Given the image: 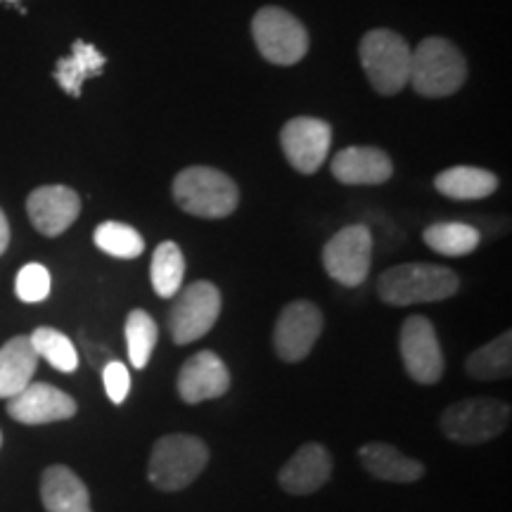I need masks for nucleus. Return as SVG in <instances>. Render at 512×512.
Segmentation results:
<instances>
[{"label": "nucleus", "instance_id": "obj_1", "mask_svg": "<svg viewBox=\"0 0 512 512\" xmlns=\"http://www.w3.org/2000/svg\"><path fill=\"white\" fill-rule=\"evenodd\" d=\"M460 287L451 268L437 264H401L377 278V294L389 306L444 302Z\"/></svg>", "mask_w": 512, "mask_h": 512}, {"label": "nucleus", "instance_id": "obj_2", "mask_svg": "<svg viewBox=\"0 0 512 512\" xmlns=\"http://www.w3.org/2000/svg\"><path fill=\"white\" fill-rule=\"evenodd\" d=\"M174 200L185 214L200 219H226L240 204L233 178L211 166H188L174 181Z\"/></svg>", "mask_w": 512, "mask_h": 512}, {"label": "nucleus", "instance_id": "obj_3", "mask_svg": "<svg viewBox=\"0 0 512 512\" xmlns=\"http://www.w3.org/2000/svg\"><path fill=\"white\" fill-rule=\"evenodd\" d=\"M465 79V55L446 38L430 36L413 50L408 81L422 98H448L460 91Z\"/></svg>", "mask_w": 512, "mask_h": 512}, {"label": "nucleus", "instance_id": "obj_4", "mask_svg": "<svg viewBox=\"0 0 512 512\" xmlns=\"http://www.w3.org/2000/svg\"><path fill=\"white\" fill-rule=\"evenodd\" d=\"M209 463V448L192 434H166L152 448L147 479L159 491L174 494L190 486Z\"/></svg>", "mask_w": 512, "mask_h": 512}, {"label": "nucleus", "instance_id": "obj_5", "mask_svg": "<svg viewBox=\"0 0 512 512\" xmlns=\"http://www.w3.org/2000/svg\"><path fill=\"white\" fill-rule=\"evenodd\" d=\"M510 403L491 396H472L448 406L439 418V427L446 439L456 444L477 446L501 437L510 427Z\"/></svg>", "mask_w": 512, "mask_h": 512}, {"label": "nucleus", "instance_id": "obj_6", "mask_svg": "<svg viewBox=\"0 0 512 512\" xmlns=\"http://www.w3.org/2000/svg\"><path fill=\"white\" fill-rule=\"evenodd\" d=\"M413 50L403 36L389 29H373L363 36L358 46L363 72L373 88L382 95H396L403 91L411 76Z\"/></svg>", "mask_w": 512, "mask_h": 512}, {"label": "nucleus", "instance_id": "obj_7", "mask_svg": "<svg viewBox=\"0 0 512 512\" xmlns=\"http://www.w3.org/2000/svg\"><path fill=\"white\" fill-rule=\"evenodd\" d=\"M252 36L259 53L268 62L283 64V67L302 62L304 55L309 53V34H306L304 24L275 5L256 12L252 19Z\"/></svg>", "mask_w": 512, "mask_h": 512}, {"label": "nucleus", "instance_id": "obj_8", "mask_svg": "<svg viewBox=\"0 0 512 512\" xmlns=\"http://www.w3.org/2000/svg\"><path fill=\"white\" fill-rule=\"evenodd\" d=\"M169 311V332L174 344H192L214 328L221 316V292L209 280H197L178 290Z\"/></svg>", "mask_w": 512, "mask_h": 512}, {"label": "nucleus", "instance_id": "obj_9", "mask_svg": "<svg viewBox=\"0 0 512 512\" xmlns=\"http://www.w3.org/2000/svg\"><path fill=\"white\" fill-rule=\"evenodd\" d=\"M370 261H373V235L361 223L339 230L323 249L325 271L344 287L366 283Z\"/></svg>", "mask_w": 512, "mask_h": 512}, {"label": "nucleus", "instance_id": "obj_10", "mask_svg": "<svg viewBox=\"0 0 512 512\" xmlns=\"http://www.w3.org/2000/svg\"><path fill=\"white\" fill-rule=\"evenodd\" d=\"M323 313L313 302L297 299L280 311L273 330V349L285 363H299L316 347L323 332Z\"/></svg>", "mask_w": 512, "mask_h": 512}, {"label": "nucleus", "instance_id": "obj_11", "mask_svg": "<svg viewBox=\"0 0 512 512\" xmlns=\"http://www.w3.org/2000/svg\"><path fill=\"white\" fill-rule=\"evenodd\" d=\"M401 358L406 373L418 384H437L441 380L444 351L430 318L411 316L403 320Z\"/></svg>", "mask_w": 512, "mask_h": 512}, {"label": "nucleus", "instance_id": "obj_12", "mask_svg": "<svg viewBox=\"0 0 512 512\" xmlns=\"http://www.w3.org/2000/svg\"><path fill=\"white\" fill-rule=\"evenodd\" d=\"M280 145L299 174H316L330 155L332 126L316 117H294L280 131Z\"/></svg>", "mask_w": 512, "mask_h": 512}, {"label": "nucleus", "instance_id": "obj_13", "mask_svg": "<svg viewBox=\"0 0 512 512\" xmlns=\"http://www.w3.org/2000/svg\"><path fill=\"white\" fill-rule=\"evenodd\" d=\"M79 406L62 389L46 382H31L17 396L8 399V415L22 425H48L74 418Z\"/></svg>", "mask_w": 512, "mask_h": 512}, {"label": "nucleus", "instance_id": "obj_14", "mask_svg": "<svg viewBox=\"0 0 512 512\" xmlns=\"http://www.w3.org/2000/svg\"><path fill=\"white\" fill-rule=\"evenodd\" d=\"M29 219L46 238H57L81 214V197L67 185H41L27 200Z\"/></svg>", "mask_w": 512, "mask_h": 512}, {"label": "nucleus", "instance_id": "obj_15", "mask_svg": "<svg viewBox=\"0 0 512 512\" xmlns=\"http://www.w3.org/2000/svg\"><path fill=\"white\" fill-rule=\"evenodd\" d=\"M176 387L178 396L185 403L219 399V396L228 394L230 389V370L219 354L204 349L183 363Z\"/></svg>", "mask_w": 512, "mask_h": 512}, {"label": "nucleus", "instance_id": "obj_16", "mask_svg": "<svg viewBox=\"0 0 512 512\" xmlns=\"http://www.w3.org/2000/svg\"><path fill=\"white\" fill-rule=\"evenodd\" d=\"M332 475V456L323 444H304L280 467L278 484L292 496H309L328 484Z\"/></svg>", "mask_w": 512, "mask_h": 512}, {"label": "nucleus", "instance_id": "obj_17", "mask_svg": "<svg viewBox=\"0 0 512 512\" xmlns=\"http://www.w3.org/2000/svg\"><path fill=\"white\" fill-rule=\"evenodd\" d=\"M332 176L344 185H382L394 176V164L380 147H347L332 157Z\"/></svg>", "mask_w": 512, "mask_h": 512}, {"label": "nucleus", "instance_id": "obj_18", "mask_svg": "<svg viewBox=\"0 0 512 512\" xmlns=\"http://www.w3.org/2000/svg\"><path fill=\"white\" fill-rule=\"evenodd\" d=\"M358 460H361L363 470L380 482L413 484L425 477V465L420 460L406 456L396 446L382 444V441L358 448Z\"/></svg>", "mask_w": 512, "mask_h": 512}, {"label": "nucleus", "instance_id": "obj_19", "mask_svg": "<svg viewBox=\"0 0 512 512\" xmlns=\"http://www.w3.org/2000/svg\"><path fill=\"white\" fill-rule=\"evenodd\" d=\"M41 501L48 512H93L91 494L67 465H50L41 477Z\"/></svg>", "mask_w": 512, "mask_h": 512}, {"label": "nucleus", "instance_id": "obj_20", "mask_svg": "<svg viewBox=\"0 0 512 512\" xmlns=\"http://www.w3.org/2000/svg\"><path fill=\"white\" fill-rule=\"evenodd\" d=\"M38 361L31 339L27 335L12 337L0 347V399H12L29 387Z\"/></svg>", "mask_w": 512, "mask_h": 512}, {"label": "nucleus", "instance_id": "obj_21", "mask_svg": "<svg viewBox=\"0 0 512 512\" xmlns=\"http://www.w3.org/2000/svg\"><path fill=\"white\" fill-rule=\"evenodd\" d=\"M105 64L107 57L98 48L86 41H74L72 53L60 57L55 64V81L60 83L64 93H69L72 98H79L83 83L93 79V76H100Z\"/></svg>", "mask_w": 512, "mask_h": 512}, {"label": "nucleus", "instance_id": "obj_22", "mask_svg": "<svg viewBox=\"0 0 512 512\" xmlns=\"http://www.w3.org/2000/svg\"><path fill=\"white\" fill-rule=\"evenodd\" d=\"M434 188L448 200H484L498 190V176L479 166H453L434 178Z\"/></svg>", "mask_w": 512, "mask_h": 512}, {"label": "nucleus", "instance_id": "obj_23", "mask_svg": "<svg viewBox=\"0 0 512 512\" xmlns=\"http://www.w3.org/2000/svg\"><path fill=\"white\" fill-rule=\"evenodd\" d=\"M465 373L475 380L494 382L512 373V332L505 330L494 342L472 351L465 363Z\"/></svg>", "mask_w": 512, "mask_h": 512}, {"label": "nucleus", "instance_id": "obj_24", "mask_svg": "<svg viewBox=\"0 0 512 512\" xmlns=\"http://www.w3.org/2000/svg\"><path fill=\"white\" fill-rule=\"evenodd\" d=\"M425 245L441 256H467L472 254L482 242V233L470 223L444 221L432 223L422 233Z\"/></svg>", "mask_w": 512, "mask_h": 512}, {"label": "nucleus", "instance_id": "obj_25", "mask_svg": "<svg viewBox=\"0 0 512 512\" xmlns=\"http://www.w3.org/2000/svg\"><path fill=\"white\" fill-rule=\"evenodd\" d=\"M152 287L162 299H174L185 278V256L176 242L166 240L155 249L150 264Z\"/></svg>", "mask_w": 512, "mask_h": 512}, {"label": "nucleus", "instance_id": "obj_26", "mask_svg": "<svg viewBox=\"0 0 512 512\" xmlns=\"http://www.w3.org/2000/svg\"><path fill=\"white\" fill-rule=\"evenodd\" d=\"M124 335H126V347H128V361L136 370L147 368L150 363L152 351L157 347V323L150 313L143 309H133L126 316V325H124Z\"/></svg>", "mask_w": 512, "mask_h": 512}, {"label": "nucleus", "instance_id": "obj_27", "mask_svg": "<svg viewBox=\"0 0 512 512\" xmlns=\"http://www.w3.org/2000/svg\"><path fill=\"white\" fill-rule=\"evenodd\" d=\"M29 339L36 356L48 361L60 373H74L79 368V354H76L72 339L64 335V332L55 328H36Z\"/></svg>", "mask_w": 512, "mask_h": 512}, {"label": "nucleus", "instance_id": "obj_28", "mask_svg": "<svg viewBox=\"0 0 512 512\" xmlns=\"http://www.w3.org/2000/svg\"><path fill=\"white\" fill-rule=\"evenodd\" d=\"M95 247L114 259H138L145 252V240L136 228L128 223L105 221L93 233Z\"/></svg>", "mask_w": 512, "mask_h": 512}, {"label": "nucleus", "instance_id": "obj_29", "mask_svg": "<svg viewBox=\"0 0 512 512\" xmlns=\"http://www.w3.org/2000/svg\"><path fill=\"white\" fill-rule=\"evenodd\" d=\"M15 292L22 302L38 304L50 294V271L43 264H27L17 273Z\"/></svg>", "mask_w": 512, "mask_h": 512}, {"label": "nucleus", "instance_id": "obj_30", "mask_svg": "<svg viewBox=\"0 0 512 512\" xmlns=\"http://www.w3.org/2000/svg\"><path fill=\"white\" fill-rule=\"evenodd\" d=\"M102 382H105V392L110 396V401L117 403V406H121L128 392H131V375H128V368L121 361H110L102 368Z\"/></svg>", "mask_w": 512, "mask_h": 512}, {"label": "nucleus", "instance_id": "obj_31", "mask_svg": "<svg viewBox=\"0 0 512 512\" xmlns=\"http://www.w3.org/2000/svg\"><path fill=\"white\" fill-rule=\"evenodd\" d=\"M8 245H10V223L5 219L3 209H0V256L5 254Z\"/></svg>", "mask_w": 512, "mask_h": 512}, {"label": "nucleus", "instance_id": "obj_32", "mask_svg": "<svg viewBox=\"0 0 512 512\" xmlns=\"http://www.w3.org/2000/svg\"><path fill=\"white\" fill-rule=\"evenodd\" d=\"M0 446H3V432H0Z\"/></svg>", "mask_w": 512, "mask_h": 512}]
</instances>
